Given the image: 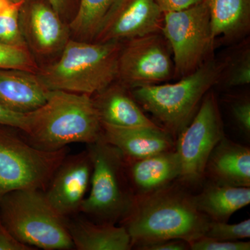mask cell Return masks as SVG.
Wrapping results in <instances>:
<instances>
[{
	"label": "cell",
	"mask_w": 250,
	"mask_h": 250,
	"mask_svg": "<svg viewBox=\"0 0 250 250\" xmlns=\"http://www.w3.org/2000/svg\"><path fill=\"white\" fill-rule=\"evenodd\" d=\"M93 101L102 125L120 127L158 126L143 113L131 92L121 83H111L95 94Z\"/></svg>",
	"instance_id": "obj_18"
},
{
	"label": "cell",
	"mask_w": 250,
	"mask_h": 250,
	"mask_svg": "<svg viewBox=\"0 0 250 250\" xmlns=\"http://www.w3.org/2000/svg\"><path fill=\"white\" fill-rule=\"evenodd\" d=\"M14 1H21V0H14Z\"/></svg>",
	"instance_id": "obj_34"
},
{
	"label": "cell",
	"mask_w": 250,
	"mask_h": 250,
	"mask_svg": "<svg viewBox=\"0 0 250 250\" xmlns=\"http://www.w3.org/2000/svg\"><path fill=\"white\" fill-rule=\"evenodd\" d=\"M9 128L0 125V200L15 190L45 191L68 151L41 150Z\"/></svg>",
	"instance_id": "obj_7"
},
{
	"label": "cell",
	"mask_w": 250,
	"mask_h": 250,
	"mask_svg": "<svg viewBox=\"0 0 250 250\" xmlns=\"http://www.w3.org/2000/svg\"><path fill=\"white\" fill-rule=\"evenodd\" d=\"M121 42H87L68 40L58 61L38 72L49 90L91 95L118 77Z\"/></svg>",
	"instance_id": "obj_3"
},
{
	"label": "cell",
	"mask_w": 250,
	"mask_h": 250,
	"mask_svg": "<svg viewBox=\"0 0 250 250\" xmlns=\"http://www.w3.org/2000/svg\"><path fill=\"white\" fill-rule=\"evenodd\" d=\"M67 228L78 250H129L131 238L124 227L114 224L98 223L88 218H77L68 221Z\"/></svg>",
	"instance_id": "obj_19"
},
{
	"label": "cell",
	"mask_w": 250,
	"mask_h": 250,
	"mask_svg": "<svg viewBox=\"0 0 250 250\" xmlns=\"http://www.w3.org/2000/svg\"><path fill=\"white\" fill-rule=\"evenodd\" d=\"M164 13L155 0H116L93 37L94 42H122L161 31Z\"/></svg>",
	"instance_id": "obj_11"
},
{
	"label": "cell",
	"mask_w": 250,
	"mask_h": 250,
	"mask_svg": "<svg viewBox=\"0 0 250 250\" xmlns=\"http://www.w3.org/2000/svg\"><path fill=\"white\" fill-rule=\"evenodd\" d=\"M220 185L250 187V149L224 136L207 160L205 179Z\"/></svg>",
	"instance_id": "obj_16"
},
{
	"label": "cell",
	"mask_w": 250,
	"mask_h": 250,
	"mask_svg": "<svg viewBox=\"0 0 250 250\" xmlns=\"http://www.w3.org/2000/svg\"><path fill=\"white\" fill-rule=\"evenodd\" d=\"M93 163L90 190L80 212L98 223H119L134 200L121 151L102 138L87 147Z\"/></svg>",
	"instance_id": "obj_6"
},
{
	"label": "cell",
	"mask_w": 250,
	"mask_h": 250,
	"mask_svg": "<svg viewBox=\"0 0 250 250\" xmlns=\"http://www.w3.org/2000/svg\"><path fill=\"white\" fill-rule=\"evenodd\" d=\"M221 72L218 62L208 61L176 83L143 85L131 89V94L175 140L191 121L200 102L217 83Z\"/></svg>",
	"instance_id": "obj_4"
},
{
	"label": "cell",
	"mask_w": 250,
	"mask_h": 250,
	"mask_svg": "<svg viewBox=\"0 0 250 250\" xmlns=\"http://www.w3.org/2000/svg\"><path fill=\"white\" fill-rule=\"evenodd\" d=\"M173 74L174 62L159 33L126 41L122 45L117 79L126 88L158 84Z\"/></svg>",
	"instance_id": "obj_10"
},
{
	"label": "cell",
	"mask_w": 250,
	"mask_h": 250,
	"mask_svg": "<svg viewBox=\"0 0 250 250\" xmlns=\"http://www.w3.org/2000/svg\"><path fill=\"white\" fill-rule=\"evenodd\" d=\"M205 0H155L164 13L187 9Z\"/></svg>",
	"instance_id": "obj_32"
},
{
	"label": "cell",
	"mask_w": 250,
	"mask_h": 250,
	"mask_svg": "<svg viewBox=\"0 0 250 250\" xmlns=\"http://www.w3.org/2000/svg\"><path fill=\"white\" fill-rule=\"evenodd\" d=\"M220 241H241L250 237V220L239 223L229 224L210 221L205 236Z\"/></svg>",
	"instance_id": "obj_25"
},
{
	"label": "cell",
	"mask_w": 250,
	"mask_h": 250,
	"mask_svg": "<svg viewBox=\"0 0 250 250\" xmlns=\"http://www.w3.org/2000/svg\"><path fill=\"white\" fill-rule=\"evenodd\" d=\"M250 82V54L246 51L233 64L228 82V86L236 87L249 84Z\"/></svg>",
	"instance_id": "obj_27"
},
{
	"label": "cell",
	"mask_w": 250,
	"mask_h": 250,
	"mask_svg": "<svg viewBox=\"0 0 250 250\" xmlns=\"http://www.w3.org/2000/svg\"><path fill=\"white\" fill-rule=\"evenodd\" d=\"M128 179L134 197L152 193L178 180L181 162L175 149L140 160L125 159Z\"/></svg>",
	"instance_id": "obj_15"
},
{
	"label": "cell",
	"mask_w": 250,
	"mask_h": 250,
	"mask_svg": "<svg viewBox=\"0 0 250 250\" xmlns=\"http://www.w3.org/2000/svg\"><path fill=\"white\" fill-rule=\"evenodd\" d=\"M48 4L59 15L65 14L66 11L69 0H47Z\"/></svg>",
	"instance_id": "obj_33"
},
{
	"label": "cell",
	"mask_w": 250,
	"mask_h": 250,
	"mask_svg": "<svg viewBox=\"0 0 250 250\" xmlns=\"http://www.w3.org/2000/svg\"><path fill=\"white\" fill-rule=\"evenodd\" d=\"M140 250H188L190 246L188 242L181 239H169L154 242L140 247Z\"/></svg>",
	"instance_id": "obj_31"
},
{
	"label": "cell",
	"mask_w": 250,
	"mask_h": 250,
	"mask_svg": "<svg viewBox=\"0 0 250 250\" xmlns=\"http://www.w3.org/2000/svg\"><path fill=\"white\" fill-rule=\"evenodd\" d=\"M34 248L23 244L4 226L0 218V250H31Z\"/></svg>",
	"instance_id": "obj_30"
},
{
	"label": "cell",
	"mask_w": 250,
	"mask_h": 250,
	"mask_svg": "<svg viewBox=\"0 0 250 250\" xmlns=\"http://www.w3.org/2000/svg\"><path fill=\"white\" fill-rule=\"evenodd\" d=\"M213 39L241 32L249 24L250 0H207Z\"/></svg>",
	"instance_id": "obj_21"
},
{
	"label": "cell",
	"mask_w": 250,
	"mask_h": 250,
	"mask_svg": "<svg viewBox=\"0 0 250 250\" xmlns=\"http://www.w3.org/2000/svg\"><path fill=\"white\" fill-rule=\"evenodd\" d=\"M116 0H80L69 29L82 38L93 39L104 18Z\"/></svg>",
	"instance_id": "obj_22"
},
{
	"label": "cell",
	"mask_w": 250,
	"mask_h": 250,
	"mask_svg": "<svg viewBox=\"0 0 250 250\" xmlns=\"http://www.w3.org/2000/svg\"><path fill=\"white\" fill-rule=\"evenodd\" d=\"M192 250H250L249 241H220L202 236L189 244Z\"/></svg>",
	"instance_id": "obj_26"
},
{
	"label": "cell",
	"mask_w": 250,
	"mask_h": 250,
	"mask_svg": "<svg viewBox=\"0 0 250 250\" xmlns=\"http://www.w3.org/2000/svg\"><path fill=\"white\" fill-rule=\"evenodd\" d=\"M161 31L173 53L174 74L183 77L191 73L203 63L214 41L207 0L164 13Z\"/></svg>",
	"instance_id": "obj_9"
},
{
	"label": "cell",
	"mask_w": 250,
	"mask_h": 250,
	"mask_svg": "<svg viewBox=\"0 0 250 250\" xmlns=\"http://www.w3.org/2000/svg\"><path fill=\"white\" fill-rule=\"evenodd\" d=\"M93 163L88 149L65 156L45 190L46 199L67 218L79 213L90 184Z\"/></svg>",
	"instance_id": "obj_12"
},
{
	"label": "cell",
	"mask_w": 250,
	"mask_h": 250,
	"mask_svg": "<svg viewBox=\"0 0 250 250\" xmlns=\"http://www.w3.org/2000/svg\"><path fill=\"white\" fill-rule=\"evenodd\" d=\"M101 138L118 148L126 160H140L175 149V140L160 126L120 127L102 125Z\"/></svg>",
	"instance_id": "obj_14"
},
{
	"label": "cell",
	"mask_w": 250,
	"mask_h": 250,
	"mask_svg": "<svg viewBox=\"0 0 250 250\" xmlns=\"http://www.w3.org/2000/svg\"><path fill=\"white\" fill-rule=\"evenodd\" d=\"M0 218L18 241L31 248H75L67 219L49 205L43 190L23 189L6 194L0 200Z\"/></svg>",
	"instance_id": "obj_5"
},
{
	"label": "cell",
	"mask_w": 250,
	"mask_h": 250,
	"mask_svg": "<svg viewBox=\"0 0 250 250\" xmlns=\"http://www.w3.org/2000/svg\"><path fill=\"white\" fill-rule=\"evenodd\" d=\"M235 121L240 129L248 136L250 133V103L249 100L236 102L231 105Z\"/></svg>",
	"instance_id": "obj_28"
},
{
	"label": "cell",
	"mask_w": 250,
	"mask_h": 250,
	"mask_svg": "<svg viewBox=\"0 0 250 250\" xmlns=\"http://www.w3.org/2000/svg\"><path fill=\"white\" fill-rule=\"evenodd\" d=\"M23 133L31 146L54 152L72 143L96 142L102 124L90 95L50 90L42 106L26 113Z\"/></svg>",
	"instance_id": "obj_2"
},
{
	"label": "cell",
	"mask_w": 250,
	"mask_h": 250,
	"mask_svg": "<svg viewBox=\"0 0 250 250\" xmlns=\"http://www.w3.org/2000/svg\"><path fill=\"white\" fill-rule=\"evenodd\" d=\"M37 66L28 48L0 42V69H18L35 72Z\"/></svg>",
	"instance_id": "obj_24"
},
{
	"label": "cell",
	"mask_w": 250,
	"mask_h": 250,
	"mask_svg": "<svg viewBox=\"0 0 250 250\" xmlns=\"http://www.w3.org/2000/svg\"><path fill=\"white\" fill-rule=\"evenodd\" d=\"M21 31L27 45L40 55H50L63 48L69 27L49 4L34 1L22 5L20 13Z\"/></svg>",
	"instance_id": "obj_13"
},
{
	"label": "cell",
	"mask_w": 250,
	"mask_h": 250,
	"mask_svg": "<svg viewBox=\"0 0 250 250\" xmlns=\"http://www.w3.org/2000/svg\"><path fill=\"white\" fill-rule=\"evenodd\" d=\"M49 92L36 72L0 69V103L12 111H34L45 103Z\"/></svg>",
	"instance_id": "obj_17"
},
{
	"label": "cell",
	"mask_w": 250,
	"mask_h": 250,
	"mask_svg": "<svg viewBox=\"0 0 250 250\" xmlns=\"http://www.w3.org/2000/svg\"><path fill=\"white\" fill-rule=\"evenodd\" d=\"M25 0L16 1L9 9L0 14V42L28 48L21 31L20 13Z\"/></svg>",
	"instance_id": "obj_23"
},
{
	"label": "cell",
	"mask_w": 250,
	"mask_h": 250,
	"mask_svg": "<svg viewBox=\"0 0 250 250\" xmlns=\"http://www.w3.org/2000/svg\"><path fill=\"white\" fill-rule=\"evenodd\" d=\"M195 205L210 221L228 223L231 215L250 203V187L220 185L208 182L200 193L194 194Z\"/></svg>",
	"instance_id": "obj_20"
},
{
	"label": "cell",
	"mask_w": 250,
	"mask_h": 250,
	"mask_svg": "<svg viewBox=\"0 0 250 250\" xmlns=\"http://www.w3.org/2000/svg\"><path fill=\"white\" fill-rule=\"evenodd\" d=\"M0 125L24 131L26 128V113L12 111L0 103Z\"/></svg>",
	"instance_id": "obj_29"
},
{
	"label": "cell",
	"mask_w": 250,
	"mask_h": 250,
	"mask_svg": "<svg viewBox=\"0 0 250 250\" xmlns=\"http://www.w3.org/2000/svg\"><path fill=\"white\" fill-rule=\"evenodd\" d=\"M224 136L216 99L213 93H207L192 121L176 138L175 149L181 162L177 181L188 188L203 183L207 160Z\"/></svg>",
	"instance_id": "obj_8"
},
{
	"label": "cell",
	"mask_w": 250,
	"mask_h": 250,
	"mask_svg": "<svg viewBox=\"0 0 250 250\" xmlns=\"http://www.w3.org/2000/svg\"><path fill=\"white\" fill-rule=\"evenodd\" d=\"M210 220L198 210L194 194L175 181L147 195L134 197L120 222L131 238L132 249L154 242L181 239L190 244L205 236Z\"/></svg>",
	"instance_id": "obj_1"
}]
</instances>
